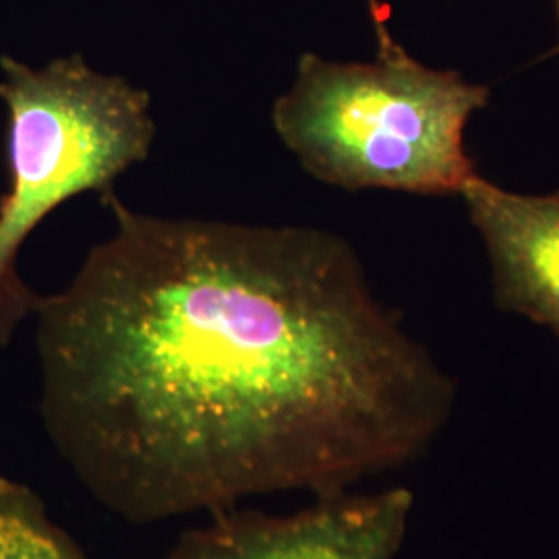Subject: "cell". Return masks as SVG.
<instances>
[{
	"instance_id": "obj_1",
	"label": "cell",
	"mask_w": 559,
	"mask_h": 559,
	"mask_svg": "<svg viewBox=\"0 0 559 559\" xmlns=\"http://www.w3.org/2000/svg\"><path fill=\"white\" fill-rule=\"evenodd\" d=\"M102 201L117 230L41 297L36 342L44 431L104 510L150 526L330 496L440 438L456 380L348 240Z\"/></svg>"
},
{
	"instance_id": "obj_2",
	"label": "cell",
	"mask_w": 559,
	"mask_h": 559,
	"mask_svg": "<svg viewBox=\"0 0 559 559\" xmlns=\"http://www.w3.org/2000/svg\"><path fill=\"white\" fill-rule=\"evenodd\" d=\"M369 15L376 59L300 55L290 90L274 102V129L302 170L330 187L460 198L477 175L466 127L491 90L408 55L380 0H369Z\"/></svg>"
},
{
	"instance_id": "obj_3",
	"label": "cell",
	"mask_w": 559,
	"mask_h": 559,
	"mask_svg": "<svg viewBox=\"0 0 559 559\" xmlns=\"http://www.w3.org/2000/svg\"><path fill=\"white\" fill-rule=\"evenodd\" d=\"M7 106L9 189L0 198V346H9L41 297L17 274L21 245L50 212L85 191L106 195L150 156V94L92 69L80 55L32 69L0 59Z\"/></svg>"
},
{
	"instance_id": "obj_4",
	"label": "cell",
	"mask_w": 559,
	"mask_h": 559,
	"mask_svg": "<svg viewBox=\"0 0 559 559\" xmlns=\"http://www.w3.org/2000/svg\"><path fill=\"white\" fill-rule=\"evenodd\" d=\"M413 506L404 485L318 496L293 514L235 506L185 531L162 559H396Z\"/></svg>"
},
{
	"instance_id": "obj_5",
	"label": "cell",
	"mask_w": 559,
	"mask_h": 559,
	"mask_svg": "<svg viewBox=\"0 0 559 559\" xmlns=\"http://www.w3.org/2000/svg\"><path fill=\"white\" fill-rule=\"evenodd\" d=\"M460 198L487 253L493 302L559 344V191L516 193L477 173Z\"/></svg>"
},
{
	"instance_id": "obj_6",
	"label": "cell",
	"mask_w": 559,
	"mask_h": 559,
	"mask_svg": "<svg viewBox=\"0 0 559 559\" xmlns=\"http://www.w3.org/2000/svg\"><path fill=\"white\" fill-rule=\"evenodd\" d=\"M0 559H87L80 543L57 524L40 496L0 475Z\"/></svg>"
},
{
	"instance_id": "obj_7",
	"label": "cell",
	"mask_w": 559,
	"mask_h": 559,
	"mask_svg": "<svg viewBox=\"0 0 559 559\" xmlns=\"http://www.w3.org/2000/svg\"><path fill=\"white\" fill-rule=\"evenodd\" d=\"M556 2V15H558V25H559V0H554Z\"/></svg>"
}]
</instances>
